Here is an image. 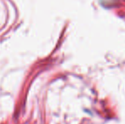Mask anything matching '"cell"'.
I'll return each instance as SVG.
<instances>
[{"instance_id": "1", "label": "cell", "mask_w": 125, "mask_h": 124, "mask_svg": "<svg viewBox=\"0 0 125 124\" xmlns=\"http://www.w3.org/2000/svg\"><path fill=\"white\" fill-rule=\"evenodd\" d=\"M117 1V0H101L100 3L105 7H112L114 5H116Z\"/></svg>"}]
</instances>
